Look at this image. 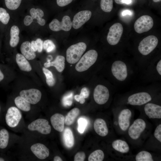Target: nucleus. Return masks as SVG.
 Returning <instances> with one entry per match:
<instances>
[{"label": "nucleus", "mask_w": 161, "mask_h": 161, "mask_svg": "<svg viewBox=\"0 0 161 161\" xmlns=\"http://www.w3.org/2000/svg\"><path fill=\"white\" fill-rule=\"evenodd\" d=\"M50 121L55 130L60 132L63 131L65 123V117L63 115L58 113H55L51 116Z\"/></svg>", "instance_id": "21"}, {"label": "nucleus", "mask_w": 161, "mask_h": 161, "mask_svg": "<svg viewBox=\"0 0 161 161\" xmlns=\"http://www.w3.org/2000/svg\"><path fill=\"white\" fill-rule=\"evenodd\" d=\"M31 16H27L24 19V24L26 26L30 25L33 21L34 19L37 20V23L41 26H44L45 24V21L42 18L44 16L43 10L39 8H31L30 11Z\"/></svg>", "instance_id": "16"}, {"label": "nucleus", "mask_w": 161, "mask_h": 161, "mask_svg": "<svg viewBox=\"0 0 161 161\" xmlns=\"http://www.w3.org/2000/svg\"><path fill=\"white\" fill-rule=\"evenodd\" d=\"M132 113L129 109H124L120 112L118 118V123L120 129L123 131H126L129 128Z\"/></svg>", "instance_id": "20"}, {"label": "nucleus", "mask_w": 161, "mask_h": 161, "mask_svg": "<svg viewBox=\"0 0 161 161\" xmlns=\"http://www.w3.org/2000/svg\"><path fill=\"white\" fill-rule=\"evenodd\" d=\"M98 56V53L95 50H89L78 61L75 66L76 70L78 72L86 70L96 63Z\"/></svg>", "instance_id": "8"}, {"label": "nucleus", "mask_w": 161, "mask_h": 161, "mask_svg": "<svg viewBox=\"0 0 161 161\" xmlns=\"http://www.w3.org/2000/svg\"><path fill=\"white\" fill-rule=\"evenodd\" d=\"M123 31L122 24L116 23L112 25L109 29L107 37L109 44L112 46L117 45L119 43Z\"/></svg>", "instance_id": "11"}, {"label": "nucleus", "mask_w": 161, "mask_h": 161, "mask_svg": "<svg viewBox=\"0 0 161 161\" xmlns=\"http://www.w3.org/2000/svg\"><path fill=\"white\" fill-rule=\"evenodd\" d=\"M122 0H114L115 2L117 4H122Z\"/></svg>", "instance_id": "49"}, {"label": "nucleus", "mask_w": 161, "mask_h": 161, "mask_svg": "<svg viewBox=\"0 0 161 161\" xmlns=\"http://www.w3.org/2000/svg\"><path fill=\"white\" fill-rule=\"evenodd\" d=\"M109 88L102 84L97 85L94 88L93 97L98 104L103 105L108 101L110 96Z\"/></svg>", "instance_id": "10"}, {"label": "nucleus", "mask_w": 161, "mask_h": 161, "mask_svg": "<svg viewBox=\"0 0 161 161\" xmlns=\"http://www.w3.org/2000/svg\"><path fill=\"white\" fill-rule=\"evenodd\" d=\"M132 13L131 11L129 10H125L122 13V15L123 16H125L126 15H131Z\"/></svg>", "instance_id": "45"}, {"label": "nucleus", "mask_w": 161, "mask_h": 161, "mask_svg": "<svg viewBox=\"0 0 161 161\" xmlns=\"http://www.w3.org/2000/svg\"><path fill=\"white\" fill-rule=\"evenodd\" d=\"M153 1L155 2H158L160 1L161 0H153Z\"/></svg>", "instance_id": "50"}, {"label": "nucleus", "mask_w": 161, "mask_h": 161, "mask_svg": "<svg viewBox=\"0 0 161 161\" xmlns=\"http://www.w3.org/2000/svg\"><path fill=\"white\" fill-rule=\"evenodd\" d=\"M150 101L144 105V110L145 114L150 118L161 119V106L150 102Z\"/></svg>", "instance_id": "19"}, {"label": "nucleus", "mask_w": 161, "mask_h": 161, "mask_svg": "<svg viewBox=\"0 0 161 161\" xmlns=\"http://www.w3.org/2000/svg\"><path fill=\"white\" fill-rule=\"evenodd\" d=\"M11 136L9 131L5 129L0 130V148L3 149L8 146L10 141Z\"/></svg>", "instance_id": "27"}, {"label": "nucleus", "mask_w": 161, "mask_h": 161, "mask_svg": "<svg viewBox=\"0 0 161 161\" xmlns=\"http://www.w3.org/2000/svg\"><path fill=\"white\" fill-rule=\"evenodd\" d=\"M154 83L139 88L135 92L131 93L126 98V103L132 106H141L151 101L154 94L160 90L161 84Z\"/></svg>", "instance_id": "3"}, {"label": "nucleus", "mask_w": 161, "mask_h": 161, "mask_svg": "<svg viewBox=\"0 0 161 161\" xmlns=\"http://www.w3.org/2000/svg\"><path fill=\"white\" fill-rule=\"evenodd\" d=\"M142 73V80L145 83L155 82L161 80V59H151Z\"/></svg>", "instance_id": "6"}, {"label": "nucleus", "mask_w": 161, "mask_h": 161, "mask_svg": "<svg viewBox=\"0 0 161 161\" xmlns=\"http://www.w3.org/2000/svg\"><path fill=\"white\" fill-rule=\"evenodd\" d=\"M73 93H69L63 97L62 103L65 106H70L72 103Z\"/></svg>", "instance_id": "41"}, {"label": "nucleus", "mask_w": 161, "mask_h": 161, "mask_svg": "<svg viewBox=\"0 0 161 161\" xmlns=\"http://www.w3.org/2000/svg\"><path fill=\"white\" fill-rule=\"evenodd\" d=\"M4 78V75L0 69V82Z\"/></svg>", "instance_id": "48"}, {"label": "nucleus", "mask_w": 161, "mask_h": 161, "mask_svg": "<svg viewBox=\"0 0 161 161\" xmlns=\"http://www.w3.org/2000/svg\"><path fill=\"white\" fill-rule=\"evenodd\" d=\"M19 96L32 105L37 104L40 101L42 93L38 89H30L20 91Z\"/></svg>", "instance_id": "14"}, {"label": "nucleus", "mask_w": 161, "mask_h": 161, "mask_svg": "<svg viewBox=\"0 0 161 161\" xmlns=\"http://www.w3.org/2000/svg\"><path fill=\"white\" fill-rule=\"evenodd\" d=\"M94 128L95 131L99 135L104 137L108 133V129L105 121L102 119L97 118L95 121Z\"/></svg>", "instance_id": "22"}, {"label": "nucleus", "mask_w": 161, "mask_h": 161, "mask_svg": "<svg viewBox=\"0 0 161 161\" xmlns=\"http://www.w3.org/2000/svg\"><path fill=\"white\" fill-rule=\"evenodd\" d=\"M112 145L115 150L123 153L128 152L129 150V145L125 141L121 140H117L112 143Z\"/></svg>", "instance_id": "26"}, {"label": "nucleus", "mask_w": 161, "mask_h": 161, "mask_svg": "<svg viewBox=\"0 0 161 161\" xmlns=\"http://www.w3.org/2000/svg\"><path fill=\"white\" fill-rule=\"evenodd\" d=\"M51 130L48 120L39 118L35 119L25 125L22 131L26 136L38 138L39 135L49 134Z\"/></svg>", "instance_id": "4"}, {"label": "nucleus", "mask_w": 161, "mask_h": 161, "mask_svg": "<svg viewBox=\"0 0 161 161\" xmlns=\"http://www.w3.org/2000/svg\"><path fill=\"white\" fill-rule=\"evenodd\" d=\"M89 94V91L86 87L82 89L79 95H76L74 97L75 100L81 104H83L85 101V99L88 97Z\"/></svg>", "instance_id": "32"}, {"label": "nucleus", "mask_w": 161, "mask_h": 161, "mask_svg": "<svg viewBox=\"0 0 161 161\" xmlns=\"http://www.w3.org/2000/svg\"><path fill=\"white\" fill-rule=\"evenodd\" d=\"M54 161H62V159L60 157L58 156H56L53 158Z\"/></svg>", "instance_id": "46"}, {"label": "nucleus", "mask_w": 161, "mask_h": 161, "mask_svg": "<svg viewBox=\"0 0 161 161\" xmlns=\"http://www.w3.org/2000/svg\"><path fill=\"white\" fill-rule=\"evenodd\" d=\"M16 61L20 69L24 71L29 72L32 69L30 63L22 54L17 53L16 55Z\"/></svg>", "instance_id": "25"}, {"label": "nucleus", "mask_w": 161, "mask_h": 161, "mask_svg": "<svg viewBox=\"0 0 161 161\" xmlns=\"http://www.w3.org/2000/svg\"><path fill=\"white\" fill-rule=\"evenodd\" d=\"M63 139L64 144L68 148L72 147L74 145V140L73 135L70 128H66L63 134Z\"/></svg>", "instance_id": "28"}, {"label": "nucleus", "mask_w": 161, "mask_h": 161, "mask_svg": "<svg viewBox=\"0 0 161 161\" xmlns=\"http://www.w3.org/2000/svg\"><path fill=\"white\" fill-rule=\"evenodd\" d=\"M146 126V123L144 120L137 119L134 121L129 128V135L132 139L137 140L139 138Z\"/></svg>", "instance_id": "15"}, {"label": "nucleus", "mask_w": 161, "mask_h": 161, "mask_svg": "<svg viewBox=\"0 0 161 161\" xmlns=\"http://www.w3.org/2000/svg\"><path fill=\"white\" fill-rule=\"evenodd\" d=\"M78 131L80 133L82 134L84 131L87 126V120L84 118L80 117L78 120Z\"/></svg>", "instance_id": "39"}, {"label": "nucleus", "mask_w": 161, "mask_h": 161, "mask_svg": "<svg viewBox=\"0 0 161 161\" xmlns=\"http://www.w3.org/2000/svg\"><path fill=\"white\" fill-rule=\"evenodd\" d=\"M1 107L0 105V112H1Z\"/></svg>", "instance_id": "52"}, {"label": "nucleus", "mask_w": 161, "mask_h": 161, "mask_svg": "<svg viewBox=\"0 0 161 161\" xmlns=\"http://www.w3.org/2000/svg\"><path fill=\"white\" fill-rule=\"evenodd\" d=\"M72 23L69 16H64L61 22L56 19H54L49 24V28L54 31L63 30L66 31H69L71 29Z\"/></svg>", "instance_id": "13"}, {"label": "nucleus", "mask_w": 161, "mask_h": 161, "mask_svg": "<svg viewBox=\"0 0 161 161\" xmlns=\"http://www.w3.org/2000/svg\"><path fill=\"white\" fill-rule=\"evenodd\" d=\"M153 25V20L151 16L147 15H143L136 21L134 28L136 32L140 34L150 30Z\"/></svg>", "instance_id": "12"}, {"label": "nucleus", "mask_w": 161, "mask_h": 161, "mask_svg": "<svg viewBox=\"0 0 161 161\" xmlns=\"http://www.w3.org/2000/svg\"><path fill=\"white\" fill-rule=\"evenodd\" d=\"M136 161H153L152 157L148 152L143 151L139 152L136 156Z\"/></svg>", "instance_id": "33"}, {"label": "nucleus", "mask_w": 161, "mask_h": 161, "mask_svg": "<svg viewBox=\"0 0 161 161\" xmlns=\"http://www.w3.org/2000/svg\"><path fill=\"white\" fill-rule=\"evenodd\" d=\"M155 137L159 142H161V124H160L156 128L154 132Z\"/></svg>", "instance_id": "43"}, {"label": "nucleus", "mask_w": 161, "mask_h": 161, "mask_svg": "<svg viewBox=\"0 0 161 161\" xmlns=\"http://www.w3.org/2000/svg\"><path fill=\"white\" fill-rule=\"evenodd\" d=\"M5 5L8 9L11 10L17 9L20 6L22 0H4Z\"/></svg>", "instance_id": "36"}, {"label": "nucleus", "mask_w": 161, "mask_h": 161, "mask_svg": "<svg viewBox=\"0 0 161 161\" xmlns=\"http://www.w3.org/2000/svg\"><path fill=\"white\" fill-rule=\"evenodd\" d=\"M16 106L21 112L25 113L27 117L32 120L36 117L31 112V104L28 102L20 96L16 97L14 100Z\"/></svg>", "instance_id": "17"}, {"label": "nucleus", "mask_w": 161, "mask_h": 161, "mask_svg": "<svg viewBox=\"0 0 161 161\" xmlns=\"http://www.w3.org/2000/svg\"><path fill=\"white\" fill-rule=\"evenodd\" d=\"M20 50L22 54L27 60H32L36 57L35 52L32 48L31 43L29 41L24 42L22 44Z\"/></svg>", "instance_id": "23"}, {"label": "nucleus", "mask_w": 161, "mask_h": 161, "mask_svg": "<svg viewBox=\"0 0 161 161\" xmlns=\"http://www.w3.org/2000/svg\"><path fill=\"white\" fill-rule=\"evenodd\" d=\"M109 72L114 85L116 86L126 83L139 71L135 62L117 59L109 63Z\"/></svg>", "instance_id": "1"}, {"label": "nucleus", "mask_w": 161, "mask_h": 161, "mask_svg": "<svg viewBox=\"0 0 161 161\" xmlns=\"http://www.w3.org/2000/svg\"><path fill=\"white\" fill-rule=\"evenodd\" d=\"M92 13L89 10L81 11L76 13L74 16L72 23V26L75 29L81 27L90 18Z\"/></svg>", "instance_id": "18"}, {"label": "nucleus", "mask_w": 161, "mask_h": 161, "mask_svg": "<svg viewBox=\"0 0 161 161\" xmlns=\"http://www.w3.org/2000/svg\"><path fill=\"white\" fill-rule=\"evenodd\" d=\"M65 61V57L63 56L59 55L56 57L53 61L45 63L44 65L46 68L54 66L58 72H61L64 69Z\"/></svg>", "instance_id": "24"}, {"label": "nucleus", "mask_w": 161, "mask_h": 161, "mask_svg": "<svg viewBox=\"0 0 161 161\" xmlns=\"http://www.w3.org/2000/svg\"><path fill=\"white\" fill-rule=\"evenodd\" d=\"M19 143L20 157L30 160H44L49 155V149L36 138L25 135L20 138Z\"/></svg>", "instance_id": "2"}, {"label": "nucleus", "mask_w": 161, "mask_h": 161, "mask_svg": "<svg viewBox=\"0 0 161 161\" xmlns=\"http://www.w3.org/2000/svg\"><path fill=\"white\" fill-rule=\"evenodd\" d=\"M100 7L106 12H110L113 7V0H101Z\"/></svg>", "instance_id": "35"}, {"label": "nucleus", "mask_w": 161, "mask_h": 161, "mask_svg": "<svg viewBox=\"0 0 161 161\" xmlns=\"http://www.w3.org/2000/svg\"><path fill=\"white\" fill-rule=\"evenodd\" d=\"M73 0H56L58 5L63 7L66 6L71 3Z\"/></svg>", "instance_id": "44"}, {"label": "nucleus", "mask_w": 161, "mask_h": 161, "mask_svg": "<svg viewBox=\"0 0 161 161\" xmlns=\"http://www.w3.org/2000/svg\"><path fill=\"white\" fill-rule=\"evenodd\" d=\"M10 19L9 14L6 10L2 7H0V21L4 24H7Z\"/></svg>", "instance_id": "38"}, {"label": "nucleus", "mask_w": 161, "mask_h": 161, "mask_svg": "<svg viewBox=\"0 0 161 161\" xmlns=\"http://www.w3.org/2000/svg\"><path fill=\"white\" fill-rule=\"evenodd\" d=\"M80 110L75 108L68 112L65 118V123L67 126H70L74 122L80 113Z\"/></svg>", "instance_id": "30"}, {"label": "nucleus", "mask_w": 161, "mask_h": 161, "mask_svg": "<svg viewBox=\"0 0 161 161\" xmlns=\"http://www.w3.org/2000/svg\"><path fill=\"white\" fill-rule=\"evenodd\" d=\"M42 70L46 77L47 84L49 86H54L55 84V81L52 72L45 67H43Z\"/></svg>", "instance_id": "34"}, {"label": "nucleus", "mask_w": 161, "mask_h": 161, "mask_svg": "<svg viewBox=\"0 0 161 161\" xmlns=\"http://www.w3.org/2000/svg\"><path fill=\"white\" fill-rule=\"evenodd\" d=\"M5 159L2 157H0V161H4Z\"/></svg>", "instance_id": "51"}, {"label": "nucleus", "mask_w": 161, "mask_h": 161, "mask_svg": "<svg viewBox=\"0 0 161 161\" xmlns=\"http://www.w3.org/2000/svg\"><path fill=\"white\" fill-rule=\"evenodd\" d=\"M123 4H129L131 3L132 2L131 0H122Z\"/></svg>", "instance_id": "47"}, {"label": "nucleus", "mask_w": 161, "mask_h": 161, "mask_svg": "<svg viewBox=\"0 0 161 161\" xmlns=\"http://www.w3.org/2000/svg\"><path fill=\"white\" fill-rule=\"evenodd\" d=\"M158 44L157 38L154 35H150L141 41L137 47L139 54L142 56L138 65L139 71L141 72L147 65L146 57L156 48Z\"/></svg>", "instance_id": "5"}, {"label": "nucleus", "mask_w": 161, "mask_h": 161, "mask_svg": "<svg viewBox=\"0 0 161 161\" xmlns=\"http://www.w3.org/2000/svg\"><path fill=\"white\" fill-rule=\"evenodd\" d=\"M86 45L80 42L70 46L66 51V60L69 63L74 64L78 61L85 51Z\"/></svg>", "instance_id": "9"}, {"label": "nucleus", "mask_w": 161, "mask_h": 161, "mask_svg": "<svg viewBox=\"0 0 161 161\" xmlns=\"http://www.w3.org/2000/svg\"><path fill=\"white\" fill-rule=\"evenodd\" d=\"M86 157L85 153L83 151L78 152L75 155L74 158V161H83Z\"/></svg>", "instance_id": "42"}, {"label": "nucleus", "mask_w": 161, "mask_h": 161, "mask_svg": "<svg viewBox=\"0 0 161 161\" xmlns=\"http://www.w3.org/2000/svg\"><path fill=\"white\" fill-rule=\"evenodd\" d=\"M44 49L47 52L54 51L55 49V46L53 42L50 40H45L43 44Z\"/></svg>", "instance_id": "40"}, {"label": "nucleus", "mask_w": 161, "mask_h": 161, "mask_svg": "<svg viewBox=\"0 0 161 161\" xmlns=\"http://www.w3.org/2000/svg\"><path fill=\"white\" fill-rule=\"evenodd\" d=\"M104 157L103 151L101 150H97L92 153L89 155V161H102Z\"/></svg>", "instance_id": "31"}, {"label": "nucleus", "mask_w": 161, "mask_h": 161, "mask_svg": "<svg viewBox=\"0 0 161 161\" xmlns=\"http://www.w3.org/2000/svg\"><path fill=\"white\" fill-rule=\"evenodd\" d=\"M5 120L7 126L15 131H22L26 125L22 112L16 106H11L8 109Z\"/></svg>", "instance_id": "7"}, {"label": "nucleus", "mask_w": 161, "mask_h": 161, "mask_svg": "<svg viewBox=\"0 0 161 161\" xmlns=\"http://www.w3.org/2000/svg\"><path fill=\"white\" fill-rule=\"evenodd\" d=\"M32 48L34 52L38 51L39 52H42L43 47V41L39 38L35 41H32L31 43Z\"/></svg>", "instance_id": "37"}, {"label": "nucleus", "mask_w": 161, "mask_h": 161, "mask_svg": "<svg viewBox=\"0 0 161 161\" xmlns=\"http://www.w3.org/2000/svg\"><path fill=\"white\" fill-rule=\"evenodd\" d=\"M19 32L20 30L17 26L13 25L11 27L10 30V45L11 47H16L19 41Z\"/></svg>", "instance_id": "29"}]
</instances>
